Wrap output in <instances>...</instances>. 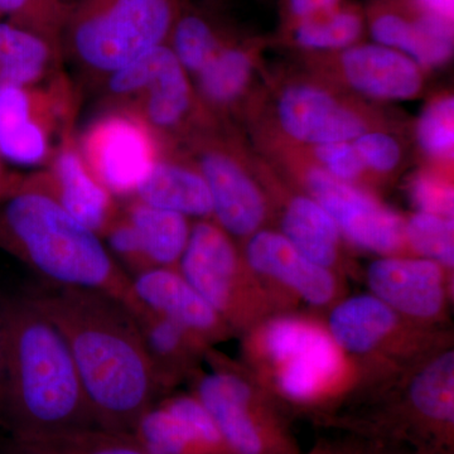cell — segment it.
<instances>
[{
	"instance_id": "f546056e",
	"label": "cell",
	"mask_w": 454,
	"mask_h": 454,
	"mask_svg": "<svg viewBox=\"0 0 454 454\" xmlns=\"http://www.w3.org/2000/svg\"><path fill=\"white\" fill-rule=\"evenodd\" d=\"M409 396L418 414L428 422L453 427L454 354L444 352L415 375Z\"/></svg>"
},
{
	"instance_id": "d590c367",
	"label": "cell",
	"mask_w": 454,
	"mask_h": 454,
	"mask_svg": "<svg viewBox=\"0 0 454 454\" xmlns=\"http://www.w3.org/2000/svg\"><path fill=\"white\" fill-rule=\"evenodd\" d=\"M411 197L418 211L453 219V187L439 170H422L411 179Z\"/></svg>"
},
{
	"instance_id": "7402d4cb",
	"label": "cell",
	"mask_w": 454,
	"mask_h": 454,
	"mask_svg": "<svg viewBox=\"0 0 454 454\" xmlns=\"http://www.w3.org/2000/svg\"><path fill=\"white\" fill-rule=\"evenodd\" d=\"M399 325L397 313L378 297L356 295L331 312L330 334L340 351L366 355L385 342Z\"/></svg>"
},
{
	"instance_id": "8992f818",
	"label": "cell",
	"mask_w": 454,
	"mask_h": 454,
	"mask_svg": "<svg viewBox=\"0 0 454 454\" xmlns=\"http://www.w3.org/2000/svg\"><path fill=\"white\" fill-rule=\"evenodd\" d=\"M76 98L61 74L25 88L0 89V158L22 166L49 163L73 136Z\"/></svg>"
},
{
	"instance_id": "83f0119b",
	"label": "cell",
	"mask_w": 454,
	"mask_h": 454,
	"mask_svg": "<svg viewBox=\"0 0 454 454\" xmlns=\"http://www.w3.org/2000/svg\"><path fill=\"white\" fill-rule=\"evenodd\" d=\"M366 31L365 11L345 0L333 11L293 26L283 35L284 40L297 49L325 55L360 43Z\"/></svg>"
},
{
	"instance_id": "3957f363",
	"label": "cell",
	"mask_w": 454,
	"mask_h": 454,
	"mask_svg": "<svg viewBox=\"0 0 454 454\" xmlns=\"http://www.w3.org/2000/svg\"><path fill=\"white\" fill-rule=\"evenodd\" d=\"M0 250L28 265L50 286L90 289L130 303V276L97 232L23 179L0 202Z\"/></svg>"
},
{
	"instance_id": "ba28073f",
	"label": "cell",
	"mask_w": 454,
	"mask_h": 454,
	"mask_svg": "<svg viewBox=\"0 0 454 454\" xmlns=\"http://www.w3.org/2000/svg\"><path fill=\"white\" fill-rule=\"evenodd\" d=\"M291 160V169L297 172L307 195L328 212L349 244L382 256L397 255L405 249V220L396 212L361 186L334 178L312 160Z\"/></svg>"
},
{
	"instance_id": "6da1fadb",
	"label": "cell",
	"mask_w": 454,
	"mask_h": 454,
	"mask_svg": "<svg viewBox=\"0 0 454 454\" xmlns=\"http://www.w3.org/2000/svg\"><path fill=\"white\" fill-rule=\"evenodd\" d=\"M31 294L64 334L98 428L133 434L163 389L133 313L90 289L49 284Z\"/></svg>"
},
{
	"instance_id": "ffe728a7",
	"label": "cell",
	"mask_w": 454,
	"mask_h": 454,
	"mask_svg": "<svg viewBox=\"0 0 454 454\" xmlns=\"http://www.w3.org/2000/svg\"><path fill=\"white\" fill-rule=\"evenodd\" d=\"M133 199L186 217L212 216L207 184L191 160H179L164 148Z\"/></svg>"
},
{
	"instance_id": "e0dca14e",
	"label": "cell",
	"mask_w": 454,
	"mask_h": 454,
	"mask_svg": "<svg viewBox=\"0 0 454 454\" xmlns=\"http://www.w3.org/2000/svg\"><path fill=\"white\" fill-rule=\"evenodd\" d=\"M131 300L128 309L142 307L172 319L195 333L203 342L226 333V322L177 268H148L130 277Z\"/></svg>"
},
{
	"instance_id": "4fadbf2b",
	"label": "cell",
	"mask_w": 454,
	"mask_h": 454,
	"mask_svg": "<svg viewBox=\"0 0 454 454\" xmlns=\"http://www.w3.org/2000/svg\"><path fill=\"white\" fill-rule=\"evenodd\" d=\"M365 16L375 43L404 53L423 70L452 57V20L430 14L417 0H373Z\"/></svg>"
},
{
	"instance_id": "4316f807",
	"label": "cell",
	"mask_w": 454,
	"mask_h": 454,
	"mask_svg": "<svg viewBox=\"0 0 454 454\" xmlns=\"http://www.w3.org/2000/svg\"><path fill=\"white\" fill-rule=\"evenodd\" d=\"M122 211L138 231L149 268H177L192 227L188 217L136 199Z\"/></svg>"
},
{
	"instance_id": "8fae6325",
	"label": "cell",
	"mask_w": 454,
	"mask_h": 454,
	"mask_svg": "<svg viewBox=\"0 0 454 454\" xmlns=\"http://www.w3.org/2000/svg\"><path fill=\"white\" fill-rule=\"evenodd\" d=\"M178 271L226 324L239 325L249 317L250 269L216 223L201 220L191 227Z\"/></svg>"
},
{
	"instance_id": "d6986e66",
	"label": "cell",
	"mask_w": 454,
	"mask_h": 454,
	"mask_svg": "<svg viewBox=\"0 0 454 454\" xmlns=\"http://www.w3.org/2000/svg\"><path fill=\"white\" fill-rule=\"evenodd\" d=\"M197 399L214 418L231 454H265L264 428L255 417L250 385L236 373L215 372L203 376Z\"/></svg>"
},
{
	"instance_id": "52a82bcc",
	"label": "cell",
	"mask_w": 454,
	"mask_h": 454,
	"mask_svg": "<svg viewBox=\"0 0 454 454\" xmlns=\"http://www.w3.org/2000/svg\"><path fill=\"white\" fill-rule=\"evenodd\" d=\"M77 145L92 176L113 196L130 199L164 149L151 128L121 106L92 121Z\"/></svg>"
},
{
	"instance_id": "30bf717a",
	"label": "cell",
	"mask_w": 454,
	"mask_h": 454,
	"mask_svg": "<svg viewBox=\"0 0 454 454\" xmlns=\"http://www.w3.org/2000/svg\"><path fill=\"white\" fill-rule=\"evenodd\" d=\"M195 164L207 184L212 216L230 236L249 238L268 219V197L247 164L225 140L214 136L210 122L190 138Z\"/></svg>"
},
{
	"instance_id": "836d02e7",
	"label": "cell",
	"mask_w": 454,
	"mask_h": 454,
	"mask_svg": "<svg viewBox=\"0 0 454 454\" xmlns=\"http://www.w3.org/2000/svg\"><path fill=\"white\" fill-rule=\"evenodd\" d=\"M367 173L387 177L395 172L403 158V149L395 137L382 130H367L352 140Z\"/></svg>"
},
{
	"instance_id": "277c9868",
	"label": "cell",
	"mask_w": 454,
	"mask_h": 454,
	"mask_svg": "<svg viewBox=\"0 0 454 454\" xmlns=\"http://www.w3.org/2000/svg\"><path fill=\"white\" fill-rule=\"evenodd\" d=\"M178 0H74L64 42L82 68L109 76L168 43Z\"/></svg>"
},
{
	"instance_id": "7a4b0ae2",
	"label": "cell",
	"mask_w": 454,
	"mask_h": 454,
	"mask_svg": "<svg viewBox=\"0 0 454 454\" xmlns=\"http://www.w3.org/2000/svg\"><path fill=\"white\" fill-rule=\"evenodd\" d=\"M4 380L0 417L12 435L98 427L64 334L31 293L0 303Z\"/></svg>"
},
{
	"instance_id": "9a60e30c",
	"label": "cell",
	"mask_w": 454,
	"mask_h": 454,
	"mask_svg": "<svg viewBox=\"0 0 454 454\" xmlns=\"http://www.w3.org/2000/svg\"><path fill=\"white\" fill-rule=\"evenodd\" d=\"M336 67L340 82L375 100H411L422 92L423 68L411 57L382 44L360 43L336 53L318 55Z\"/></svg>"
},
{
	"instance_id": "9c48e42d",
	"label": "cell",
	"mask_w": 454,
	"mask_h": 454,
	"mask_svg": "<svg viewBox=\"0 0 454 454\" xmlns=\"http://www.w3.org/2000/svg\"><path fill=\"white\" fill-rule=\"evenodd\" d=\"M260 351L276 367L277 385L298 402L317 397L342 370V355L324 328L293 317L268 322L259 333Z\"/></svg>"
},
{
	"instance_id": "1f68e13d",
	"label": "cell",
	"mask_w": 454,
	"mask_h": 454,
	"mask_svg": "<svg viewBox=\"0 0 454 454\" xmlns=\"http://www.w3.org/2000/svg\"><path fill=\"white\" fill-rule=\"evenodd\" d=\"M418 145L430 160L441 166L453 162L454 100L452 95L442 94L424 107L417 128Z\"/></svg>"
},
{
	"instance_id": "5b68a950",
	"label": "cell",
	"mask_w": 454,
	"mask_h": 454,
	"mask_svg": "<svg viewBox=\"0 0 454 454\" xmlns=\"http://www.w3.org/2000/svg\"><path fill=\"white\" fill-rule=\"evenodd\" d=\"M106 79L114 106L136 113L164 148L179 137L190 138L208 121L186 70L168 43L155 47Z\"/></svg>"
},
{
	"instance_id": "d4e9b609",
	"label": "cell",
	"mask_w": 454,
	"mask_h": 454,
	"mask_svg": "<svg viewBox=\"0 0 454 454\" xmlns=\"http://www.w3.org/2000/svg\"><path fill=\"white\" fill-rule=\"evenodd\" d=\"M61 49L12 23H0V89L38 85L55 74Z\"/></svg>"
},
{
	"instance_id": "603a6c76",
	"label": "cell",
	"mask_w": 454,
	"mask_h": 454,
	"mask_svg": "<svg viewBox=\"0 0 454 454\" xmlns=\"http://www.w3.org/2000/svg\"><path fill=\"white\" fill-rule=\"evenodd\" d=\"M129 309L160 387L172 384L190 369L206 342L172 319L138 306Z\"/></svg>"
},
{
	"instance_id": "e575fe53",
	"label": "cell",
	"mask_w": 454,
	"mask_h": 454,
	"mask_svg": "<svg viewBox=\"0 0 454 454\" xmlns=\"http://www.w3.org/2000/svg\"><path fill=\"white\" fill-rule=\"evenodd\" d=\"M309 149V160L340 181L360 186L369 176L352 142L325 143Z\"/></svg>"
},
{
	"instance_id": "ab89813d",
	"label": "cell",
	"mask_w": 454,
	"mask_h": 454,
	"mask_svg": "<svg viewBox=\"0 0 454 454\" xmlns=\"http://www.w3.org/2000/svg\"><path fill=\"white\" fill-rule=\"evenodd\" d=\"M430 14L453 22V0H417Z\"/></svg>"
},
{
	"instance_id": "74e56055",
	"label": "cell",
	"mask_w": 454,
	"mask_h": 454,
	"mask_svg": "<svg viewBox=\"0 0 454 454\" xmlns=\"http://www.w3.org/2000/svg\"><path fill=\"white\" fill-rule=\"evenodd\" d=\"M343 2L345 0H280L282 31H288L298 23L333 11Z\"/></svg>"
},
{
	"instance_id": "5bb4252c",
	"label": "cell",
	"mask_w": 454,
	"mask_h": 454,
	"mask_svg": "<svg viewBox=\"0 0 454 454\" xmlns=\"http://www.w3.org/2000/svg\"><path fill=\"white\" fill-rule=\"evenodd\" d=\"M47 164L46 172L26 177V181L52 197L74 219L101 238L121 210L112 193L83 162L74 134L61 143Z\"/></svg>"
},
{
	"instance_id": "8d00e7d4",
	"label": "cell",
	"mask_w": 454,
	"mask_h": 454,
	"mask_svg": "<svg viewBox=\"0 0 454 454\" xmlns=\"http://www.w3.org/2000/svg\"><path fill=\"white\" fill-rule=\"evenodd\" d=\"M101 239L106 240L107 250L113 258L127 265L133 274L149 268L138 231L124 211L119 212Z\"/></svg>"
},
{
	"instance_id": "cb8c5ba5",
	"label": "cell",
	"mask_w": 454,
	"mask_h": 454,
	"mask_svg": "<svg viewBox=\"0 0 454 454\" xmlns=\"http://www.w3.org/2000/svg\"><path fill=\"white\" fill-rule=\"evenodd\" d=\"M280 226L284 238L310 262L330 270L336 265L342 235L333 217L312 197H291Z\"/></svg>"
},
{
	"instance_id": "4dcf8cb0",
	"label": "cell",
	"mask_w": 454,
	"mask_h": 454,
	"mask_svg": "<svg viewBox=\"0 0 454 454\" xmlns=\"http://www.w3.org/2000/svg\"><path fill=\"white\" fill-rule=\"evenodd\" d=\"M133 435L151 454H212L196 430L162 403L139 418Z\"/></svg>"
},
{
	"instance_id": "60d3db41",
	"label": "cell",
	"mask_w": 454,
	"mask_h": 454,
	"mask_svg": "<svg viewBox=\"0 0 454 454\" xmlns=\"http://www.w3.org/2000/svg\"><path fill=\"white\" fill-rule=\"evenodd\" d=\"M3 380H4V348H3L2 321H0V402H2Z\"/></svg>"
},
{
	"instance_id": "d6a6232c",
	"label": "cell",
	"mask_w": 454,
	"mask_h": 454,
	"mask_svg": "<svg viewBox=\"0 0 454 454\" xmlns=\"http://www.w3.org/2000/svg\"><path fill=\"white\" fill-rule=\"evenodd\" d=\"M453 219L419 212L405 221V243L420 258L433 260L444 269L453 268Z\"/></svg>"
},
{
	"instance_id": "44dd1931",
	"label": "cell",
	"mask_w": 454,
	"mask_h": 454,
	"mask_svg": "<svg viewBox=\"0 0 454 454\" xmlns=\"http://www.w3.org/2000/svg\"><path fill=\"white\" fill-rule=\"evenodd\" d=\"M262 46V41L255 38H236L196 74L197 98L208 118L229 112L245 97Z\"/></svg>"
},
{
	"instance_id": "2e32d148",
	"label": "cell",
	"mask_w": 454,
	"mask_h": 454,
	"mask_svg": "<svg viewBox=\"0 0 454 454\" xmlns=\"http://www.w3.org/2000/svg\"><path fill=\"white\" fill-rule=\"evenodd\" d=\"M443 270L429 259L381 256L367 269V284L373 295L396 313L432 319L446 301Z\"/></svg>"
},
{
	"instance_id": "f1b7e54d",
	"label": "cell",
	"mask_w": 454,
	"mask_h": 454,
	"mask_svg": "<svg viewBox=\"0 0 454 454\" xmlns=\"http://www.w3.org/2000/svg\"><path fill=\"white\" fill-rule=\"evenodd\" d=\"M236 38L239 37L234 32L211 14L179 7L168 44L186 73L195 77L223 47Z\"/></svg>"
},
{
	"instance_id": "f35d334b",
	"label": "cell",
	"mask_w": 454,
	"mask_h": 454,
	"mask_svg": "<svg viewBox=\"0 0 454 454\" xmlns=\"http://www.w3.org/2000/svg\"><path fill=\"white\" fill-rule=\"evenodd\" d=\"M23 179H25L23 176L8 169L5 164L3 163L2 158H0V202L13 195L22 184Z\"/></svg>"
},
{
	"instance_id": "7c38bea8",
	"label": "cell",
	"mask_w": 454,
	"mask_h": 454,
	"mask_svg": "<svg viewBox=\"0 0 454 454\" xmlns=\"http://www.w3.org/2000/svg\"><path fill=\"white\" fill-rule=\"evenodd\" d=\"M277 119L286 138L306 146L352 142L372 129L364 110L315 82L286 85L278 98Z\"/></svg>"
},
{
	"instance_id": "484cf974",
	"label": "cell",
	"mask_w": 454,
	"mask_h": 454,
	"mask_svg": "<svg viewBox=\"0 0 454 454\" xmlns=\"http://www.w3.org/2000/svg\"><path fill=\"white\" fill-rule=\"evenodd\" d=\"M0 454H151L133 434L91 427L37 435H11Z\"/></svg>"
},
{
	"instance_id": "b9f144b4",
	"label": "cell",
	"mask_w": 454,
	"mask_h": 454,
	"mask_svg": "<svg viewBox=\"0 0 454 454\" xmlns=\"http://www.w3.org/2000/svg\"><path fill=\"white\" fill-rule=\"evenodd\" d=\"M0 17H2V13H0Z\"/></svg>"
},
{
	"instance_id": "ac0fdd59",
	"label": "cell",
	"mask_w": 454,
	"mask_h": 454,
	"mask_svg": "<svg viewBox=\"0 0 454 454\" xmlns=\"http://www.w3.org/2000/svg\"><path fill=\"white\" fill-rule=\"evenodd\" d=\"M244 262L253 273L284 284L313 306H325L336 295V279L330 269L301 255L282 232L259 230L249 236Z\"/></svg>"
}]
</instances>
